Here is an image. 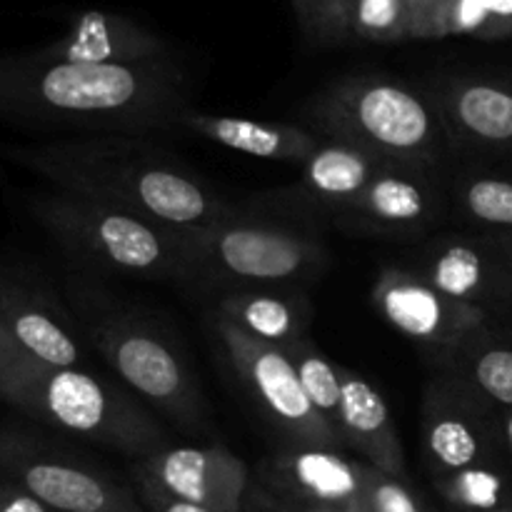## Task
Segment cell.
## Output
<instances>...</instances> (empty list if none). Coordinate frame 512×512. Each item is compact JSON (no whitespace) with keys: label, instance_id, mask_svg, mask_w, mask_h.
Instances as JSON below:
<instances>
[{"label":"cell","instance_id":"1","mask_svg":"<svg viewBox=\"0 0 512 512\" xmlns=\"http://www.w3.org/2000/svg\"><path fill=\"white\" fill-rule=\"evenodd\" d=\"M188 95V75L173 58L135 65L0 58V120L30 128L150 138L183 128Z\"/></svg>","mask_w":512,"mask_h":512},{"label":"cell","instance_id":"2","mask_svg":"<svg viewBox=\"0 0 512 512\" xmlns=\"http://www.w3.org/2000/svg\"><path fill=\"white\" fill-rule=\"evenodd\" d=\"M60 193L95 200L170 230H200L238 210L173 153L138 135H85L3 150Z\"/></svg>","mask_w":512,"mask_h":512},{"label":"cell","instance_id":"3","mask_svg":"<svg viewBox=\"0 0 512 512\" xmlns=\"http://www.w3.org/2000/svg\"><path fill=\"white\" fill-rule=\"evenodd\" d=\"M0 400L38 423L145 458L168 445L158 420L125 388L85 368H55L15 348L0 330Z\"/></svg>","mask_w":512,"mask_h":512},{"label":"cell","instance_id":"4","mask_svg":"<svg viewBox=\"0 0 512 512\" xmlns=\"http://www.w3.org/2000/svg\"><path fill=\"white\" fill-rule=\"evenodd\" d=\"M305 113L323 138L400 168L440 173L450 150L430 90L390 75L353 73L333 80L310 98Z\"/></svg>","mask_w":512,"mask_h":512},{"label":"cell","instance_id":"5","mask_svg":"<svg viewBox=\"0 0 512 512\" xmlns=\"http://www.w3.org/2000/svg\"><path fill=\"white\" fill-rule=\"evenodd\" d=\"M28 210L65 253L90 268L143 280H193L183 230L60 190L33 195Z\"/></svg>","mask_w":512,"mask_h":512},{"label":"cell","instance_id":"6","mask_svg":"<svg viewBox=\"0 0 512 512\" xmlns=\"http://www.w3.org/2000/svg\"><path fill=\"white\" fill-rule=\"evenodd\" d=\"M193 280L273 285L313 278L330 263L315 235L258 215L235 213L200 230H183Z\"/></svg>","mask_w":512,"mask_h":512},{"label":"cell","instance_id":"7","mask_svg":"<svg viewBox=\"0 0 512 512\" xmlns=\"http://www.w3.org/2000/svg\"><path fill=\"white\" fill-rule=\"evenodd\" d=\"M90 340L120 380L135 395L153 403L160 413L185 430L205 425V405L193 375L173 345L145 320L133 315L88 313Z\"/></svg>","mask_w":512,"mask_h":512},{"label":"cell","instance_id":"8","mask_svg":"<svg viewBox=\"0 0 512 512\" xmlns=\"http://www.w3.org/2000/svg\"><path fill=\"white\" fill-rule=\"evenodd\" d=\"M0 475L55 512H145L133 485L23 430L0 428Z\"/></svg>","mask_w":512,"mask_h":512},{"label":"cell","instance_id":"9","mask_svg":"<svg viewBox=\"0 0 512 512\" xmlns=\"http://www.w3.org/2000/svg\"><path fill=\"white\" fill-rule=\"evenodd\" d=\"M215 333L240 383L245 385L265 420L280 435H285L288 445L328 450L343 448V440L335 433L333 425L310 403L288 350L260 343L218 315H215Z\"/></svg>","mask_w":512,"mask_h":512},{"label":"cell","instance_id":"10","mask_svg":"<svg viewBox=\"0 0 512 512\" xmlns=\"http://www.w3.org/2000/svg\"><path fill=\"white\" fill-rule=\"evenodd\" d=\"M373 305L395 333L420 345L435 365L463 350L493 320L483 310L435 288L420 270L403 265L380 268Z\"/></svg>","mask_w":512,"mask_h":512},{"label":"cell","instance_id":"11","mask_svg":"<svg viewBox=\"0 0 512 512\" xmlns=\"http://www.w3.org/2000/svg\"><path fill=\"white\" fill-rule=\"evenodd\" d=\"M423 450L433 478L490 465L500 438L498 408L468 380L438 370L423 393Z\"/></svg>","mask_w":512,"mask_h":512},{"label":"cell","instance_id":"12","mask_svg":"<svg viewBox=\"0 0 512 512\" xmlns=\"http://www.w3.org/2000/svg\"><path fill=\"white\" fill-rule=\"evenodd\" d=\"M420 273L490 318L512 310V235L448 233L420 250Z\"/></svg>","mask_w":512,"mask_h":512},{"label":"cell","instance_id":"13","mask_svg":"<svg viewBox=\"0 0 512 512\" xmlns=\"http://www.w3.org/2000/svg\"><path fill=\"white\" fill-rule=\"evenodd\" d=\"M363 460L285 445L260 460L255 485L288 512H363Z\"/></svg>","mask_w":512,"mask_h":512},{"label":"cell","instance_id":"14","mask_svg":"<svg viewBox=\"0 0 512 512\" xmlns=\"http://www.w3.org/2000/svg\"><path fill=\"white\" fill-rule=\"evenodd\" d=\"M133 480L215 512H245L248 465L225 445H163L133 463Z\"/></svg>","mask_w":512,"mask_h":512},{"label":"cell","instance_id":"15","mask_svg":"<svg viewBox=\"0 0 512 512\" xmlns=\"http://www.w3.org/2000/svg\"><path fill=\"white\" fill-rule=\"evenodd\" d=\"M448 208L440 173L390 165L378 175L335 225L360 233L408 238L433 228Z\"/></svg>","mask_w":512,"mask_h":512},{"label":"cell","instance_id":"16","mask_svg":"<svg viewBox=\"0 0 512 512\" xmlns=\"http://www.w3.org/2000/svg\"><path fill=\"white\" fill-rule=\"evenodd\" d=\"M448 133L450 150L510 153L512 83L488 75H440L428 85Z\"/></svg>","mask_w":512,"mask_h":512},{"label":"cell","instance_id":"17","mask_svg":"<svg viewBox=\"0 0 512 512\" xmlns=\"http://www.w3.org/2000/svg\"><path fill=\"white\" fill-rule=\"evenodd\" d=\"M303 180L255 203L290 215H318L338 223L345 210L360 198L365 188L378 178L390 163L345 143H320V148L305 160ZM400 168V165H398Z\"/></svg>","mask_w":512,"mask_h":512},{"label":"cell","instance_id":"18","mask_svg":"<svg viewBox=\"0 0 512 512\" xmlns=\"http://www.w3.org/2000/svg\"><path fill=\"white\" fill-rule=\"evenodd\" d=\"M0 330L40 363L85 368V350L58 300L33 280L5 270H0Z\"/></svg>","mask_w":512,"mask_h":512},{"label":"cell","instance_id":"19","mask_svg":"<svg viewBox=\"0 0 512 512\" xmlns=\"http://www.w3.org/2000/svg\"><path fill=\"white\" fill-rule=\"evenodd\" d=\"M35 58L78 65H135L170 58L163 35L118 13L85 10L75 15L70 30L45 48L33 50Z\"/></svg>","mask_w":512,"mask_h":512},{"label":"cell","instance_id":"20","mask_svg":"<svg viewBox=\"0 0 512 512\" xmlns=\"http://www.w3.org/2000/svg\"><path fill=\"white\" fill-rule=\"evenodd\" d=\"M338 435L343 445L363 458V463L408 480L405 450L388 403L370 380L348 368H343Z\"/></svg>","mask_w":512,"mask_h":512},{"label":"cell","instance_id":"21","mask_svg":"<svg viewBox=\"0 0 512 512\" xmlns=\"http://www.w3.org/2000/svg\"><path fill=\"white\" fill-rule=\"evenodd\" d=\"M183 128L200 138L218 143L235 153L253 155L260 160L305 165V160L320 148L323 138L318 133L288 123H263V120L235 118V115H213L200 110H185Z\"/></svg>","mask_w":512,"mask_h":512},{"label":"cell","instance_id":"22","mask_svg":"<svg viewBox=\"0 0 512 512\" xmlns=\"http://www.w3.org/2000/svg\"><path fill=\"white\" fill-rule=\"evenodd\" d=\"M218 318L228 320L260 343L290 350L308 338L313 310L303 295L245 288L218 300Z\"/></svg>","mask_w":512,"mask_h":512},{"label":"cell","instance_id":"23","mask_svg":"<svg viewBox=\"0 0 512 512\" xmlns=\"http://www.w3.org/2000/svg\"><path fill=\"white\" fill-rule=\"evenodd\" d=\"M438 370H450L468 380L495 408L512 410V340L483 330L463 350L438 363Z\"/></svg>","mask_w":512,"mask_h":512},{"label":"cell","instance_id":"24","mask_svg":"<svg viewBox=\"0 0 512 512\" xmlns=\"http://www.w3.org/2000/svg\"><path fill=\"white\" fill-rule=\"evenodd\" d=\"M455 213L490 233L512 235V178L498 173L455 175L448 190Z\"/></svg>","mask_w":512,"mask_h":512},{"label":"cell","instance_id":"25","mask_svg":"<svg viewBox=\"0 0 512 512\" xmlns=\"http://www.w3.org/2000/svg\"><path fill=\"white\" fill-rule=\"evenodd\" d=\"M433 483L440 498L460 512H493L512 505L508 480L493 465H470L433 478Z\"/></svg>","mask_w":512,"mask_h":512},{"label":"cell","instance_id":"26","mask_svg":"<svg viewBox=\"0 0 512 512\" xmlns=\"http://www.w3.org/2000/svg\"><path fill=\"white\" fill-rule=\"evenodd\" d=\"M288 353L293 358L298 378L303 383L305 393H308L310 403L338 433L340 398H343V365H335L333 360L325 358L323 350H318V345L310 338L293 345Z\"/></svg>","mask_w":512,"mask_h":512},{"label":"cell","instance_id":"27","mask_svg":"<svg viewBox=\"0 0 512 512\" xmlns=\"http://www.w3.org/2000/svg\"><path fill=\"white\" fill-rule=\"evenodd\" d=\"M350 38L385 45L410 40L408 0H355Z\"/></svg>","mask_w":512,"mask_h":512},{"label":"cell","instance_id":"28","mask_svg":"<svg viewBox=\"0 0 512 512\" xmlns=\"http://www.w3.org/2000/svg\"><path fill=\"white\" fill-rule=\"evenodd\" d=\"M448 35L498 40L512 35V0H455L445 20Z\"/></svg>","mask_w":512,"mask_h":512},{"label":"cell","instance_id":"29","mask_svg":"<svg viewBox=\"0 0 512 512\" xmlns=\"http://www.w3.org/2000/svg\"><path fill=\"white\" fill-rule=\"evenodd\" d=\"M293 8L313 43L338 45L350 38L355 0H293Z\"/></svg>","mask_w":512,"mask_h":512},{"label":"cell","instance_id":"30","mask_svg":"<svg viewBox=\"0 0 512 512\" xmlns=\"http://www.w3.org/2000/svg\"><path fill=\"white\" fill-rule=\"evenodd\" d=\"M363 512H428L408 480L363 465Z\"/></svg>","mask_w":512,"mask_h":512},{"label":"cell","instance_id":"31","mask_svg":"<svg viewBox=\"0 0 512 512\" xmlns=\"http://www.w3.org/2000/svg\"><path fill=\"white\" fill-rule=\"evenodd\" d=\"M455 0H420L410 15V38H445V20Z\"/></svg>","mask_w":512,"mask_h":512},{"label":"cell","instance_id":"32","mask_svg":"<svg viewBox=\"0 0 512 512\" xmlns=\"http://www.w3.org/2000/svg\"><path fill=\"white\" fill-rule=\"evenodd\" d=\"M133 488H135V493H138L145 512H215L210 508H203V505H195V503H188V500L173 498V495L163 493V490L153 488V485H148V483H140V480H133Z\"/></svg>","mask_w":512,"mask_h":512},{"label":"cell","instance_id":"33","mask_svg":"<svg viewBox=\"0 0 512 512\" xmlns=\"http://www.w3.org/2000/svg\"><path fill=\"white\" fill-rule=\"evenodd\" d=\"M0 512H55L20 485L0 480Z\"/></svg>","mask_w":512,"mask_h":512},{"label":"cell","instance_id":"34","mask_svg":"<svg viewBox=\"0 0 512 512\" xmlns=\"http://www.w3.org/2000/svg\"><path fill=\"white\" fill-rule=\"evenodd\" d=\"M245 512H288L280 503H275L265 490H260L258 485H250L248 490V503H245Z\"/></svg>","mask_w":512,"mask_h":512},{"label":"cell","instance_id":"35","mask_svg":"<svg viewBox=\"0 0 512 512\" xmlns=\"http://www.w3.org/2000/svg\"><path fill=\"white\" fill-rule=\"evenodd\" d=\"M498 423H500V438H503V445L508 448L512 458V410L498 408Z\"/></svg>","mask_w":512,"mask_h":512},{"label":"cell","instance_id":"36","mask_svg":"<svg viewBox=\"0 0 512 512\" xmlns=\"http://www.w3.org/2000/svg\"><path fill=\"white\" fill-rule=\"evenodd\" d=\"M418 3H420V0H408V8H410V15H413V10H415V8H418Z\"/></svg>","mask_w":512,"mask_h":512},{"label":"cell","instance_id":"37","mask_svg":"<svg viewBox=\"0 0 512 512\" xmlns=\"http://www.w3.org/2000/svg\"><path fill=\"white\" fill-rule=\"evenodd\" d=\"M493 512H512V505H508V508H500V510H493Z\"/></svg>","mask_w":512,"mask_h":512}]
</instances>
